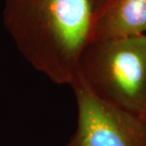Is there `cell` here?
Masks as SVG:
<instances>
[{
    "mask_svg": "<svg viewBox=\"0 0 146 146\" xmlns=\"http://www.w3.org/2000/svg\"><path fill=\"white\" fill-rule=\"evenodd\" d=\"M70 86L77 102L78 119L66 146H146L143 118L98 98L78 77Z\"/></svg>",
    "mask_w": 146,
    "mask_h": 146,
    "instance_id": "3",
    "label": "cell"
},
{
    "mask_svg": "<svg viewBox=\"0 0 146 146\" xmlns=\"http://www.w3.org/2000/svg\"><path fill=\"white\" fill-rule=\"evenodd\" d=\"M144 122H145V127H146V117L144 118Z\"/></svg>",
    "mask_w": 146,
    "mask_h": 146,
    "instance_id": "6",
    "label": "cell"
},
{
    "mask_svg": "<svg viewBox=\"0 0 146 146\" xmlns=\"http://www.w3.org/2000/svg\"><path fill=\"white\" fill-rule=\"evenodd\" d=\"M95 96L146 117V34L89 43L77 76Z\"/></svg>",
    "mask_w": 146,
    "mask_h": 146,
    "instance_id": "2",
    "label": "cell"
},
{
    "mask_svg": "<svg viewBox=\"0 0 146 146\" xmlns=\"http://www.w3.org/2000/svg\"><path fill=\"white\" fill-rule=\"evenodd\" d=\"M142 34H146V0H114L95 15L92 41Z\"/></svg>",
    "mask_w": 146,
    "mask_h": 146,
    "instance_id": "4",
    "label": "cell"
},
{
    "mask_svg": "<svg viewBox=\"0 0 146 146\" xmlns=\"http://www.w3.org/2000/svg\"><path fill=\"white\" fill-rule=\"evenodd\" d=\"M114 0H91L93 9H94L95 15L103 11L104 8H106L109 4H111Z\"/></svg>",
    "mask_w": 146,
    "mask_h": 146,
    "instance_id": "5",
    "label": "cell"
},
{
    "mask_svg": "<svg viewBox=\"0 0 146 146\" xmlns=\"http://www.w3.org/2000/svg\"><path fill=\"white\" fill-rule=\"evenodd\" d=\"M94 19L91 0H4V26L16 48L58 84L75 80Z\"/></svg>",
    "mask_w": 146,
    "mask_h": 146,
    "instance_id": "1",
    "label": "cell"
}]
</instances>
